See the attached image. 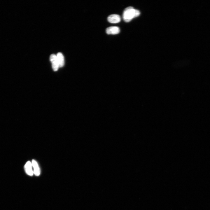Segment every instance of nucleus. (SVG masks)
I'll list each match as a JSON object with an SVG mask.
<instances>
[{
	"mask_svg": "<svg viewBox=\"0 0 210 210\" xmlns=\"http://www.w3.org/2000/svg\"><path fill=\"white\" fill-rule=\"evenodd\" d=\"M59 67H62L64 65V58L63 55L61 52H58L56 55Z\"/></svg>",
	"mask_w": 210,
	"mask_h": 210,
	"instance_id": "obj_7",
	"label": "nucleus"
},
{
	"mask_svg": "<svg viewBox=\"0 0 210 210\" xmlns=\"http://www.w3.org/2000/svg\"><path fill=\"white\" fill-rule=\"evenodd\" d=\"M32 164L34 168V173L36 176H39L40 173V170L38 163L36 160H33Z\"/></svg>",
	"mask_w": 210,
	"mask_h": 210,
	"instance_id": "obj_6",
	"label": "nucleus"
},
{
	"mask_svg": "<svg viewBox=\"0 0 210 210\" xmlns=\"http://www.w3.org/2000/svg\"><path fill=\"white\" fill-rule=\"evenodd\" d=\"M140 14L139 11L134 9L132 7L130 6L124 10L123 14V18L125 22H128L133 18L139 16Z\"/></svg>",
	"mask_w": 210,
	"mask_h": 210,
	"instance_id": "obj_1",
	"label": "nucleus"
},
{
	"mask_svg": "<svg viewBox=\"0 0 210 210\" xmlns=\"http://www.w3.org/2000/svg\"><path fill=\"white\" fill-rule=\"evenodd\" d=\"M120 32L119 28L116 26H112L107 28L106 29V33L108 34H116Z\"/></svg>",
	"mask_w": 210,
	"mask_h": 210,
	"instance_id": "obj_4",
	"label": "nucleus"
},
{
	"mask_svg": "<svg viewBox=\"0 0 210 210\" xmlns=\"http://www.w3.org/2000/svg\"><path fill=\"white\" fill-rule=\"evenodd\" d=\"M50 60L53 70L54 71H57L59 67L56 55L54 54H51L50 57Z\"/></svg>",
	"mask_w": 210,
	"mask_h": 210,
	"instance_id": "obj_2",
	"label": "nucleus"
},
{
	"mask_svg": "<svg viewBox=\"0 0 210 210\" xmlns=\"http://www.w3.org/2000/svg\"><path fill=\"white\" fill-rule=\"evenodd\" d=\"M108 21L112 23H117L121 20L120 16L118 15L113 14L109 15L108 18Z\"/></svg>",
	"mask_w": 210,
	"mask_h": 210,
	"instance_id": "obj_3",
	"label": "nucleus"
},
{
	"mask_svg": "<svg viewBox=\"0 0 210 210\" xmlns=\"http://www.w3.org/2000/svg\"><path fill=\"white\" fill-rule=\"evenodd\" d=\"M32 163L29 161L27 162L24 166L26 173L29 176H32L34 173L32 168Z\"/></svg>",
	"mask_w": 210,
	"mask_h": 210,
	"instance_id": "obj_5",
	"label": "nucleus"
}]
</instances>
